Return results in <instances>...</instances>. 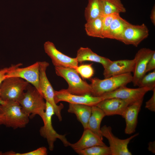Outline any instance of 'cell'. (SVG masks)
I'll return each instance as SVG.
<instances>
[{
	"label": "cell",
	"mask_w": 155,
	"mask_h": 155,
	"mask_svg": "<svg viewBox=\"0 0 155 155\" xmlns=\"http://www.w3.org/2000/svg\"><path fill=\"white\" fill-rule=\"evenodd\" d=\"M9 67H6L0 70V85L5 79V75L9 69Z\"/></svg>",
	"instance_id": "d6a6232c"
},
{
	"label": "cell",
	"mask_w": 155,
	"mask_h": 155,
	"mask_svg": "<svg viewBox=\"0 0 155 155\" xmlns=\"http://www.w3.org/2000/svg\"><path fill=\"white\" fill-rule=\"evenodd\" d=\"M56 74L64 79L68 84L67 91L78 95H92V90L90 84L82 80L75 69L55 67Z\"/></svg>",
	"instance_id": "277c9868"
},
{
	"label": "cell",
	"mask_w": 155,
	"mask_h": 155,
	"mask_svg": "<svg viewBox=\"0 0 155 155\" xmlns=\"http://www.w3.org/2000/svg\"><path fill=\"white\" fill-rule=\"evenodd\" d=\"M155 53L154 50L143 48L139 50L134 58L135 67L132 82L135 86H138L143 77L146 75L148 61Z\"/></svg>",
	"instance_id": "4fadbf2b"
},
{
	"label": "cell",
	"mask_w": 155,
	"mask_h": 155,
	"mask_svg": "<svg viewBox=\"0 0 155 155\" xmlns=\"http://www.w3.org/2000/svg\"><path fill=\"white\" fill-rule=\"evenodd\" d=\"M103 16L86 22L85 29L88 36L102 38V34Z\"/></svg>",
	"instance_id": "cb8c5ba5"
},
{
	"label": "cell",
	"mask_w": 155,
	"mask_h": 155,
	"mask_svg": "<svg viewBox=\"0 0 155 155\" xmlns=\"http://www.w3.org/2000/svg\"><path fill=\"white\" fill-rule=\"evenodd\" d=\"M132 79L131 73L112 76L103 80L96 78H91L90 85L92 90V95L100 96L105 93L126 86L132 82Z\"/></svg>",
	"instance_id": "3957f363"
},
{
	"label": "cell",
	"mask_w": 155,
	"mask_h": 155,
	"mask_svg": "<svg viewBox=\"0 0 155 155\" xmlns=\"http://www.w3.org/2000/svg\"><path fill=\"white\" fill-rule=\"evenodd\" d=\"M119 13H112L103 16L102 34V38H108L109 28L112 22Z\"/></svg>",
	"instance_id": "4316f807"
},
{
	"label": "cell",
	"mask_w": 155,
	"mask_h": 155,
	"mask_svg": "<svg viewBox=\"0 0 155 155\" xmlns=\"http://www.w3.org/2000/svg\"><path fill=\"white\" fill-rule=\"evenodd\" d=\"M100 16L102 15L99 0H88L84 11V16L86 22Z\"/></svg>",
	"instance_id": "d4e9b609"
},
{
	"label": "cell",
	"mask_w": 155,
	"mask_h": 155,
	"mask_svg": "<svg viewBox=\"0 0 155 155\" xmlns=\"http://www.w3.org/2000/svg\"><path fill=\"white\" fill-rule=\"evenodd\" d=\"M45 53L51 58L55 67L75 69L78 62L75 58H72L63 53L56 48L52 42L47 41L44 44Z\"/></svg>",
	"instance_id": "8fae6325"
},
{
	"label": "cell",
	"mask_w": 155,
	"mask_h": 155,
	"mask_svg": "<svg viewBox=\"0 0 155 155\" xmlns=\"http://www.w3.org/2000/svg\"><path fill=\"white\" fill-rule=\"evenodd\" d=\"M112 128L110 126L104 125L101 128L103 137L106 138L108 142L111 155H131L128 145L131 140L138 135L137 133L130 137L125 139H121L113 135Z\"/></svg>",
	"instance_id": "9c48e42d"
},
{
	"label": "cell",
	"mask_w": 155,
	"mask_h": 155,
	"mask_svg": "<svg viewBox=\"0 0 155 155\" xmlns=\"http://www.w3.org/2000/svg\"><path fill=\"white\" fill-rule=\"evenodd\" d=\"M0 113L4 118V125L14 129L24 128L29 122V115L17 101H5L0 105Z\"/></svg>",
	"instance_id": "6da1fadb"
},
{
	"label": "cell",
	"mask_w": 155,
	"mask_h": 155,
	"mask_svg": "<svg viewBox=\"0 0 155 155\" xmlns=\"http://www.w3.org/2000/svg\"><path fill=\"white\" fill-rule=\"evenodd\" d=\"M80 155H111L109 147L96 146L75 151Z\"/></svg>",
	"instance_id": "484cf974"
},
{
	"label": "cell",
	"mask_w": 155,
	"mask_h": 155,
	"mask_svg": "<svg viewBox=\"0 0 155 155\" xmlns=\"http://www.w3.org/2000/svg\"><path fill=\"white\" fill-rule=\"evenodd\" d=\"M139 87H149L152 90L155 88V70L145 75L142 79Z\"/></svg>",
	"instance_id": "f1b7e54d"
},
{
	"label": "cell",
	"mask_w": 155,
	"mask_h": 155,
	"mask_svg": "<svg viewBox=\"0 0 155 155\" xmlns=\"http://www.w3.org/2000/svg\"><path fill=\"white\" fill-rule=\"evenodd\" d=\"M143 98L129 104L126 107L121 115L125 121V132L126 134H131L135 131L138 115L143 103Z\"/></svg>",
	"instance_id": "9a60e30c"
},
{
	"label": "cell",
	"mask_w": 155,
	"mask_h": 155,
	"mask_svg": "<svg viewBox=\"0 0 155 155\" xmlns=\"http://www.w3.org/2000/svg\"><path fill=\"white\" fill-rule=\"evenodd\" d=\"M29 83L18 77L5 78L0 85V98L4 101L19 102Z\"/></svg>",
	"instance_id": "5b68a950"
},
{
	"label": "cell",
	"mask_w": 155,
	"mask_h": 155,
	"mask_svg": "<svg viewBox=\"0 0 155 155\" xmlns=\"http://www.w3.org/2000/svg\"><path fill=\"white\" fill-rule=\"evenodd\" d=\"M102 16L112 13H125L126 9L121 0H99Z\"/></svg>",
	"instance_id": "603a6c76"
},
{
	"label": "cell",
	"mask_w": 155,
	"mask_h": 155,
	"mask_svg": "<svg viewBox=\"0 0 155 155\" xmlns=\"http://www.w3.org/2000/svg\"><path fill=\"white\" fill-rule=\"evenodd\" d=\"M106 115L104 112L96 106H92V112L88 124L87 128L99 136L103 140L100 127L103 119Z\"/></svg>",
	"instance_id": "44dd1931"
},
{
	"label": "cell",
	"mask_w": 155,
	"mask_h": 155,
	"mask_svg": "<svg viewBox=\"0 0 155 155\" xmlns=\"http://www.w3.org/2000/svg\"><path fill=\"white\" fill-rule=\"evenodd\" d=\"M148 150L153 153H155V142H150L149 143Z\"/></svg>",
	"instance_id": "e575fe53"
},
{
	"label": "cell",
	"mask_w": 155,
	"mask_h": 155,
	"mask_svg": "<svg viewBox=\"0 0 155 155\" xmlns=\"http://www.w3.org/2000/svg\"><path fill=\"white\" fill-rule=\"evenodd\" d=\"M22 65L19 63L9 67L5 78L16 77L25 80L32 84L42 96L39 86V62L26 67H19Z\"/></svg>",
	"instance_id": "52a82bcc"
},
{
	"label": "cell",
	"mask_w": 155,
	"mask_h": 155,
	"mask_svg": "<svg viewBox=\"0 0 155 155\" xmlns=\"http://www.w3.org/2000/svg\"><path fill=\"white\" fill-rule=\"evenodd\" d=\"M92 64V63L82 64L78 66L75 69L82 78L86 79H90L94 73Z\"/></svg>",
	"instance_id": "83f0119b"
},
{
	"label": "cell",
	"mask_w": 155,
	"mask_h": 155,
	"mask_svg": "<svg viewBox=\"0 0 155 155\" xmlns=\"http://www.w3.org/2000/svg\"><path fill=\"white\" fill-rule=\"evenodd\" d=\"M152 91L153 94L151 98L146 102L145 107L153 112L155 111V88Z\"/></svg>",
	"instance_id": "4dcf8cb0"
},
{
	"label": "cell",
	"mask_w": 155,
	"mask_h": 155,
	"mask_svg": "<svg viewBox=\"0 0 155 155\" xmlns=\"http://www.w3.org/2000/svg\"><path fill=\"white\" fill-rule=\"evenodd\" d=\"M67 111L69 113L76 115L84 129L87 128L88 121L91 114L92 106L85 104L69 103Z\"/></svg>",
	"instance_id": "ffe728a7"
},
{
	"label": "cell",
	"mask_w": 155,
	"mask_h": 155,
	"mask_svg": "<svg viewBox=\"0 0 155 155\" xmlns=\"http://www.w3.org/2000/svg\"><path fill=\"white\" fill-rule=\"evenodd\" d=\"M47 154V148L44 147H40L33 151L24 153H16L12 152L11 155H46Z\"/></svg>",
	"instance_id": "f546056e"
},
{
	"label": "cell",
	"mask_w": 155,
	"mask_h": 155,
	"mask_svg": "<svg viewBox=\"0 0 155 155\" xmlns=\"http://www.w3.org/2000/svg\"><path fill=\"white\" fill-rule=\"evenodd\" d=\"M76 58L78 63H82L86 61L97 62L101 64L104 68L112 61L108 58L98 55L88 47H80L77 51Z\"/></svg>",
	"instance_id": "d6986e66"
},
{
	"label": "cell",
	"mask_w": 155,
	"mask_h": 155,
	"mask_svg": "<svg viewBox=\"0 0 155 155\" xmlns=\"http://www.w3.org/2000/svg\"><path fill=\"white\" fill-rule=\"evenodd\" d=\"M135 60H120L112 62L104 68L103 75L104 78L133 72Z\"/></svg>",
	"instance_id": "2e32d148"
},
{
	"label": "cell",
	"mask_w": 155,
	"mask_h": 155,
	"mask_svg": "<svg viewBox=\"0 0 155 155\" xmlns=\"http://www.w3.org/2000/svg\"><path fill=\"white\" fill-rule=\"evenodd\" d=\"M54 98L56 104L61 101H65L69 103L85 104L91 106H96L99 102L104 99L101 96L72 94L65 89L58 91L54 90Z\"/></svg>",
	"instance_id": "30bf717a"
},
{
	"label": "cell",
	"mask_w": 155,
	"mask_h": 155,
	"mask_svg": "<svg viewBox=\"0 0 155 155\" xmlns=\"http://www.w3.org/2000/svg\"><path fill=\"white\" fill-rule=\"evenodd\" d=\"M46 108L44 113L43 118L42 119L44 125L40 128L39 132L42 137L46 139L49 150L51 151L54 148V143L57 139L62 141L64 145L69 146L70 143L67 140L65 135L59 134L54 130L52 123V118L55 114L54 109L51 104L46 101Z\"/></svg>",
	"instance_id": "8992f818"
},
{
	"label": "cell",
	"mask_w": 155,
	"mask_h": 155,
	"mask_svg": "<svg viewBox=\"0 0 155 155\" xmlns=\"http://www.w3.org/2000/svg\"><path fill=\"white\" fill-rule=\"evenodd\" d=\"M149 35V30L144 24L133 25L129 23L126 26L120 41L127 45L137 47Z\"/></svg>",
	"instance_id": "7c38bea8"
},
{
	"label": "cell",
	"mask_w": 155,
	"mask_h": 155,
	"mask_svg": "<svg viewBox=\"0 0 155 155\" xmlns=\"http://www.w3.org/2000/svg\"><path fill=\"white\" fill-rule=\"evenodd\" d=\"M131 103L127 100L113 98L104 99L96 106L104 112L106 116H121L126 107Z\"/></svg>",
	"instance_id": "e0dca14e"
},
{
	"label": "cell",
	"mask_w": 155,
	"mask_h": 155,
	"mask_svg": "<svg viewBox=\"0 0 155 155\" xmlns=\"http://www.w3.org/2000/svg\"><path fill=\"white\" fill-rule=\"evenodd\" d=\"M150 19L152 22L154 26L155 25V6H153L151 11Z\"/></svg>",
	"instance_id": "836d02e7"
},
{
	"label": "cell",
	"mask_w": 155,
	"mask_h": 155,
	"mask_svg": "<svg viewBox=\"0 0 155 155\" xmlns=\"http://www.w3.org/2000/svg\"><path fill=\"white\" fill-rule=\"evenodd\" d=\"M5 101L2 100L0 98V105L5 103ZM4 119L2 115L0 113V125H4Z\"/></svg>",
	"instance_id": "d590c367"
},
{
	"label": "cell",
	"mask_w": 155,
	"mask_h": 155,
	"mask_svg": "<svg viewBox=\"0 0 155 155\" xmlns=\"http://www.w3.org/2000/svg\"><path fill=\"white\" fill-rule=\"evenodd\" d=\"M102 140L98 135L87 128L84 129L80 139L75 143H70L69 146L75 151L96 146H106Z\"/></svg>",
	"instance_id": "ac0fdd59"
},
{
	"label": "cell",
	"mask_w": 155,
	"mask_h": 155,
	"mask_svg": "<svg viewBox=\"0 0 155 155\" xmlns=\"http://www.w3.org/2000/svg\"><path fill=\"white\" fill-rule=\"evenodd\" d=\"M129 23L121 17L120 14L117 15L111 23L108 38L120 41L125 28Z\"/></svg>",
	"instance_id": "7402d4cb"
},
{
	"label": "cell",
	"mask_w": 155,
	"mask_h": 155,
	"mask_svg": "<svg viewBox=\"0 0 155 155\" xmlns=\"http://www.w3.org/2000/svg\"><path fill=\"white\" fill-rule=\"evenodd\" d=\"M151 90H152V89L149 87L132 88L124 86L112 92L105 93L101 96L104 99L116 98L132 103L144 98L145 94Z\"/></svg>",
	"instance_id": "5bb4252c"
},
{
	"label": "cell",
	"mask_w": 155,
	"mask_h": 155,
	"mask_svg": "<svg viewBox=\"0 0 155 155\" xmlns=\"http://www.w3.org/2000/svg\"><path fill=\"white\" fill-rule=\"evenodd\" d=\"M49 63L46 61L39 62V86L42 96L46 101L49 103L54 109L55 114L59 121L62 120L61 111L64 105L60 104L57 105L55 101L54 90L48 79L46 70L49 66Z\"/></svg>",
	"instance_id": "ba28073f"
},
{
	"label": "cell",
	"mask_w": 155,
	"mask_h": 155,
	"mask_svg": "<svg viewBox=\"0 0 155 155\" xmlns=\"http://www.w3.org/2000/svg\"><path fill=\"white\" fill-rule=\"evenodd\" d=\"M18 102L23 110L33 118L36 115L42 119L46 108L44 98L36 89L29 84Z\"/></svg>",
	"instance_id": "7a4b0ae2"
},
{
	"label": "cell",
	"mask_w": 155,
	"mask_h": 155,
	"mask_svg": "<svg viewBox=\"0 0 155 155\" xmlns=\"http://www.w3.org/2000/svg\"><path fill=\"white\" fill-rule=\"evenodd\" d=\"M155 69V53L152 55L147 63L146 73L153 70Z\"/></svg>",
	"instance_id": "1f68e13d"
}]
</instances>
